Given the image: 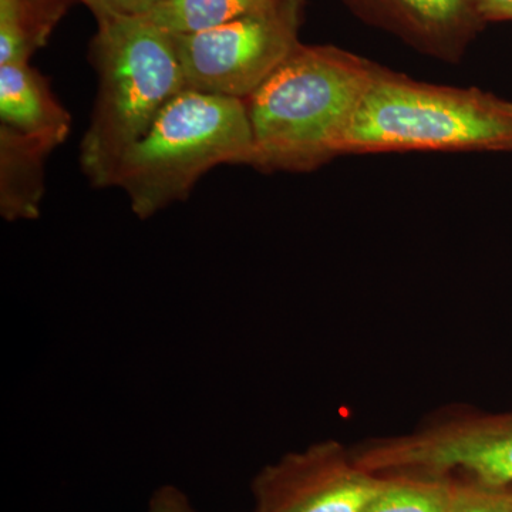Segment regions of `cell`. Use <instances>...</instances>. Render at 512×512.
<instances>
[{
    "instance_id": "ba28073f",
    "label": "cell",
    "mask_w": 512,
    "mask_h": 512,
    "mask_svg": "<svg viewBox=\"0 0 512 512\" xmlns=\"http://www.w3.org/2000/svg\"><path fill=\"white\" fill-rule=\"evenodd\" d=\"M350 8L424 55L457 62L485 23L473 0H353Z\"/></svg>"
},
{
    "instance_id": "9a60e30c",
    "label": "cell",
    "mask_w": 512,
    "mask_h": 512,
    "mask_svg": "<svg viewBox=\"0 0 512 512\" xmlns=\"http://www.w3.org/2000/svg\"><path fill=\"white\" fill-rule=\"evenodd\" d=\"M96 20L121 16H147L160 0H79Z\"/></svg>"
},
{
    "instance_id": "8992f818",
    "label": "cell",
    "mask_w": 512,
    "mask_h": 512,
    "mask_svg": "<svg viewBox=\"0 0 512 512\" xmlns=\"http://www.w3.org/2000/svg\"><path fill=\"white\" fill-rule=\"evenodd\" d=\"M355 461L370 473L419 470L440 476L463 468L477 483L507 487L512 483V413L476 417L393 440L370 448Z\"/></svg>"
},
{
    "instance_id": "7c38bea8",
    "label": "cell",
    "mask_w": 512,
    "mask_h": 512,
    "mask_svg": "<svg viewBox=\"0 0 512 512\" xmlns=\"http://www.w3.org/2000/svg\"><path fill=\"white\" fill-rule=\"evenodd\" d=\"M278 0H160L147 18L170 35L204 32L269 8Z\"/></svg>"
},
{
    "instance_id": "8fae6325",
    "label": "cell",
    "mask_w": 512,
    "mask_h": 512,
    "mask_svg": "<svg viewBox=\"0 0 512 512\" xmlns=\"http://www.w3.org/2000/svg\"><path fill=\"white\" fill-rule=\"evenodd\" d=\"M70 0H0V64L30 62Z\"/></svg>"
},
{
    "instance_id": "52a82bcc",
    "label": "cell",
    "mask_w": 512,
    "mask_h": 512,
    "mask_svg": "<svg viewBox=\"0 0 512 512\" xmlns=\"http://www.w3.org/2000/svg\"><path fill=\"white\" fill-rule=\"evenodd\" d=\"M383 481L349 463L338 446L320 444L255 478V512H363Z\"/></svg>"
},
{
    "instance_id": "3957f363",
    "label": "cell",
    "mask_w": 512,
    "mask_h": 512,
    "mask_svg": "<svg viewBox=\"0 0 512 512\" xmlns=\"http://www.w3.org/2000/svg\"><path fill=\"white\" fill-rule=\"evenodd\" d=\"M512 151V101L416 82L380 67L343 144L346 154Z\"/></svg>"
},
{
    "instance_id": "6da1fadb",
    "label": "cell",
    "mask_w": 512,
    "mask_h": 512,
    "mask_svg": "<svg viewBox=\"0 0 512 512\" xmlns=\"http://www.w3.org/2000/svg\"><path fill=\"white\" fill-rule=\"evenodd\" d=\"M379 70L348 50L301 43L245 100L251 167L305 173L343 156L360 101Z\"/></svg>"
},
{
    "instance_id": "2e32d148",
    "label": "cell",
    "mask_w": 512,
    "mask_h": 512,
    "mask_svg": "<svg viewBox=\"0 0 512 512\" xmlns=\"http://www.w3.org/2000/svg\"><path fill=\"white\" fill-rule=\"evenodd\" d=\"M147 512H197L192 507L187 495L174 487V485H164L158 488L151 498Z\"/></svg>"
},
{
    "instance_id": "9c48e42d",
    "label": "cell",
    "mask_w": 512,
    "mask_h": 512,
    "mask_svg": "<svg viewBox=\"0 0 512 512\" xmlns=\"http://www.w3.org/2000/svg\"><path fill=\"white\" fill-rule=\"evenodd\" d=\"M0 124L57 148L69 137L72 119L35 67L8 63L0 64Z\"/></svg>"
},
{
    "instance_id": "7a4b0ae2",
    "label": "cell",
    "mask_w": 512,
    "mask_h": 512,
    "mask_svg": "<svg viewBox=\"0 0 512 512\" xmlns=\"http://www.w3.org/2000/svg\"><path fill=\"white\" fill-rule=\"evenodd\" d=\"M89 56L97 96L80 165L90 184L107 188L121 158L187 86L173 35L147 16L97 20Z\"/></svg>"
},
{
    "instance_id": "5b68a950",
    "label": "cell",
    "mask_w": 512,
    "mask_h": 512,
    "mask_svg": "<svg viewBox=\"0 0 512 512\" xmlns=\"http://www.w3.org/2000/svg\"><path fill=\"white\" fill-rule=\"evenodd\" d=\"M305 0H278L192 35H173L185 86L215 96L247 100L295 52Z\"/></svg>"
},
{
    "instance_id": "ac0fdd59",
    "label": "cell",
    "mask_w": 512,
    "mask_h": 512,
    "mask_svg": "<svg viewBox=\"0 0 512 512\" xmlns=\"http://www.w3.org/2000/svg\"><path fill=\"white\" fill-rule=\"evenodd\" d=\"M345 2L348 3V5H349V3H352L353 0H345Z\"/></svg>"
},
{
    "instance_id": "30bf717a",
    "label": "cell",
    "mask_w": 512,
    "mask_h": 512,
    "mask_svg": "<svg viewBox=\"0 0 512 512\" xmlns=\"http://www.w3.org/2000/svg\"><path fill=\"white\" fill-rule=\"evenodd\" d=\"M52 146L0 124V214L6 221L40 217L45 197V161Z\"/></svg>"
},
{
    "instance_id": "277c9868",
    "label": "cell",
    "mask_w": 512,
    "mask_h": 512,
    "mask_svg": "<svg viewBox=\"0 0 512 512\" xmlns=\"http://www.w3.org/2000/svg\"><path fill=\"white\" fill-rule=\"evenodd\" d=\"M252 148L244 100L185 89L121 158L111 187L126 192L134 215L148 220L187 200L212 168L251 165Z\"/></svg>"
},
{
    "instance_id": "5bb4252c",
    "label": "cell",
    "mask_w": 512,
    "mask_h": 512,
    "mask_svg": "<svg viewBox=\"0 0 512 512\" xmlns=\"http://www.w3.org/2000/svg\"><path fill=\"white\" fill-rule=\"evenodd\" d=\"M451 512H512V493L480 483L456 487Z\"/></svg>"
},
{
    "instance_id": "4fadbf2b",
    "label": "cell",
    "mask_w": 512,
    "mask_h": 512,
    "mask_svg": "<svg viewBox=\"0 0 512 512\" xmlns=\"http://www.w3.org/2000/svg\"><path fill=\"white\" fill-rule=\"evenodd\" d=\"M456 485L439 478L384 480L363 512H451Z\"/></svg>"
},
{
    "instance_id": "e0dca14e",
    "label": "cell",
    "mask_w": 512,
    "mask_h": 512,
    "mask_svg": "<svg viewBox=\"0 0 512 512\" xmlns=\"http://www.w3.org/2000/svg\"><path fill=\"white\" fill-rule=\"evenodd\" d=\"M473 3L484 23L512 22V0H473Z\"/></svg>"
}]
</instances>
